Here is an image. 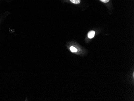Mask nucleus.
Returning <instances> with one entry per match:
<instances>
[{"instance_id": "20e7f679", "label": "nucleus", "mask_w": 134, "mask_h": 101, "mask_svg": "<svg viewBox=\"0 0 134 101\" xmlns=\"http://www.w3.org/2000/svg\"><path fill=\"white\" fill-rule=\"evenodd\" d=\"M100 1L104 3H107L109 2L110 0H100Z\"/></svg>"}, {"instance_id": "f257e3e1", "label": "nucleus", "mask_w": 134, "mask_h": 101, "mask_svg": "<svg viewBox=\"0 0 134 101\" xmlns=\"http://www.w3.org/2000/svg\"><path fill=\"white\" fill-rule=\"evenodd\" d=\"M95 32L94 31H89L88 33V37L90 39L93 38H94L95 35Z\"/></svg>"}, {"instance_id": "7ed1b4c3", "label": "nucleus", "mask_w": 134, "mask_h": 101, "mask_svg": "<svg viewBox=\"0 0 134 101\" xmlns=\"http://www.w3.org/2000/svg\"><path fill=\"white\" fill-rule=\"evenodd\" d=\"M70 50L72 52H75L77 51V49L76 48L73 46L71 47L70 48Z\"/></svg>"}, {"instance_id": "f03ea898", "label": "nucleus", "mask_w": 134, "mask_h": 101, "mask_svg": "<svg viewBox=\"0 0 134 101\" xmlns=\"http://www.w3.org/2000/svg\"><path fill=\"white\" fill-rule=\"evenodd\" d=\"M72 3H73L75 4H78L80 3V0H70Z\"/></svg>"}]
</instances>
